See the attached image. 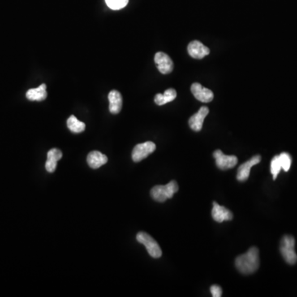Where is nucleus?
I'll use <instances>...</instances> for the list:
<instances>
[{"mask_svg": "<svg viewBox=\"0 0 297 297\" xmlns=\"http://www.w3.org/2000/svg\"><path fill=\"white\" fill-rule=\"evenodd\" d=\"M177 97V92L173 88H169L165 91V93H157L155 97V103L159 106H162L165 104L173 101Z\"/></svg>", "mask_w": 297, "mask_h": 297, "instance_id": "17", "label": "nucleus"}, {"mask_svg": "<svg viewBox=\"0 0 297 297\" xmlns=\"http://www.w3.org/2000/svg\"><path fill=\"white\" fill-rule=\"evenodd\" d=\"M88 166L93 169H97L103 165H106L108 157L99 151H92L87 157Z\"/></svg>", "mask_w": 297, "mask_h": 297, "instance_id": "14", "label": "nucleus"}, {"mask_svg": "<svg viewBox=\"0 0 297 297\" xmlns=\"http://www.w3.org/2000/svg\"><path fill=\"white\" fill-rule=\"evenodd\" d=\"M208 113H209L208 108L202 107L197 113L191 116L188 121L191 130H193L194 131H200L203 129V122L206 117L208 115Z\"/></svg>", "mask_w": 297, "mask_h": 297, "instance_id": "11", "label": "nucleus"}, {"mask_svg": "<svg viewBox=\"0 0 297 297\" xmlns=\"http://www.w3.org/2000/svg\"><path fill=\"white\" fill-rule=\"evenodd\" d=\"M278 158H279L281 169H284V171H288L291 165V158L290 155L287 153H281L278 156Z\"/></svg>", "mask_w": 297, "mask_h": 297, "instance_id": "20", "label": "nucleus"}, {"mask_svg": "<svg viewBox=\"0 0 297 297\" xmlns=\"http://www.w3.org/2000/svg\"><path fill=\"white\" fill-rule=\"evenodd\" d=\"M211 292L213 297H221L222 295V289L218 285H213L211 286Z\"/></svg>", "mask_w": 297, "mask_h": 297, "instance_id": "22", "label": "nucleus"}, {"mask_svg": "<svg viewBox=\"0 0 297 297\" xmlns=\"http://www.w3.org/2000/svg\"><path fill=\"white\" fill-rule=\"evenodd\" d=\"M107 5L113 10H120L126 7L129 0H105Z\"/></svg>", "mask_w": 297, "mask_h": 297, "instance_id": "19", "label": "nucleus"}, {"mask_svg": "<svg viewBox=\"0 0 297 297\" xmlns=\"http://www.w3.org/2000/svg\"><path fill=\"white\" fill-rule=\"evenodd\" d=\"M136 239L139 243L144 244L146 247L148 255L152 258L159 259L162 256V250L155 239L145 232H139L136 235Z\"/></svg>", "mask_w": 297, "mask_h": 297, "instance_id": "4", "label": "nucleus"}, {"mask_svg": "<svg viewBox=\"0 0 297 297\" xmlns=\"http://www.w3.org/2000/svg\"><path fill=\"white\" fill-rule=\"evenodd\" d=\"M68 128L74 133H81L85 130V124L77 119L74 116H70L67 120Z\"/></svg>", "mask_w": 297, "mask_h": 297, "instance_id": "18", "label": "nucleus"}, {"mask_svg": "<svg viewBox=\"0 0 297 297\" xmlns=\"http://www.w3.org/2000/svg\"><path fill=\"white\" fill-rule=\"evenodd\" d=\"M178 191V185L176 181H171L166 185H158L154 187L151 191V196L154 200L159 203H164L165 201L173 197V195Z\"/></svg>", "mask_w": 297, "mask_h": 297, "instance_id": "2", "label": "nucleus"}, {"mask_svg": "<svg viewBox=\"0 0 297 297\" xmlns=\"http://www.w3.org/2000/svg\"><path fill=\"white\" fill-rule=\"evenodd\" d=\"M237 269L243 274H252L259 268V252L256 247H250L249 251L235 259Z\"/></svg>", "mask_w": 297, "mask_h": 297, "instance_id": "1", "label": "nucleus"}, {"mask_svg": "<svg viewBox=\"0 0 297 297\" xmlns=\"http://www.w3.org/2000/svg\"><path fill=\"white\" fill-rule=\"evenodd\" d=\"M261 161V156H255L251 158L247 162L241 165L237 172V179L240 182H245L250 177V169L253 166L258 165Z\"/></svg>", "mask_w": 297, "mask_h": 297, "instance_id": "8", "label": "nucleus"}, {"mask_svg": "<svg viewBox=\"0 0 297 297\" xmlns=\"http://www.w3.org/2000/svg\"><path fill=\"white\" fill-rule=\"evenodd\" d=\"M191 91L194 97H196L198 101L203 102V103H210L214 97V94L212 90L204 88L199 83H194L191 86Z\"/></svg>", "mask_w": 297, "mask_h": 297, "instance_id": "10", "label": "nucleus"}, {"mask_svg": "<svg viewBox=\"0 0 297 297\" xmlns=\"http://www.w3.org/2000/svg\"><path fill=\"white\" fill-rule=\"evenodd\" d=\"M155 62L161 74H168L173 71V62L172 59L164 52H157L155 56Z\"/></svg>", "mask_w": 297, "mask_h": 297, "instance_id": "7", "label": "nucleus"}, {"mask_svg": "<svg viewBox=\"0 0 297 297\" xmlns=\"http://www.w3.org/2000/svg\"><path fill=\"white\" fill-rule=\"evenodd\" d=\"M62 158V152L59 148H52L48 151L47 160L45 162V169L49 173H53L57 169V162Z\"/></svg>", "mask_w": 297, "mask_h": 297, "instance_id": "15", "label": "nucleus"}, {"mask_svg": "<svg viewBox=\"0 0 297 297\" xmlns=\"http://www.w3.org/2000/svg\"><path fill=\"white\" fill-rule=\"evenodd\" d=\"M281 169V166L280 164L279 158H278V156H276L271 161V173H272L273 179L277 178Z\"/></svg>", "mask_w": 297, "mask_h": 297, "instance_id": "21", "label": "nucleus"}, {"mask_svg": "<svg viewBox=\"0 0 297 297\" xmlns=\"http://www.w3.org/2000/svg\"><path fill=\"white\" fill-rule=\"evenodd\" d=\"M156 145L155 143L151 141L144 142L141 144H138L133 148L132 160L134 162H140L148 157L151 154L156 151Z\"/></svg>", "mask_w": 297, "mask_h": 297, "instance_id": "5", "label": "nucleus"}, {"mask_svg": "<svg viewBox=\"0 0 297 297\" xmlns=\"http://www.w3.org/2000/svg\"><path fill=\"white\" fill-rule=\"evenodd\" d=\"M215 160H216V165L219 169L222 170L232 169L234 168L238 163V158L234 156H226L225 154L222 153V151L220 150L215 151L213 153Z\"/></svg>", "mask_w": 297, "mask_h": 297, "instance_id": "6", "label": "nucleus"}, {"mask_svg": "<svg viewBox=\"0 0 297 297\" xmlns=\"http://www.w3.org/2000/svg\"><path fill=\"white\" fill-rule=\"evenodd\" d=\"M187 52L192 58L201 60L210 54V49L201 41H192L187 46Z\"/></svg>", "mask_w": 297, "mask_h": 297, "instance_id": "9", "label": "nucleus"}, {"mask_svg": "<svg viewBox=\"0 0 297 297\" xmlns=\"http://www.w3.org/2000/svg\"><path fill=\"white\" fill-rule=\"evenodd\" d=\"M109 111L112 114H118L122 108V94L117 90L111 91L108 94Z\"/></svg>", "mask_w": 297, "mask_h": 297, "instance_id": "13", "label": "nucleus"}, {"mask_svg": "<svg viewBox=\"0 0 297 297\" xmlns=\"http://www.w3.org/2000/svg\"><path fill=\"white\" fill-rule=\"evenodd\" d=\"M212 215L215 221L219 223L225 221H230L233 219V213L225 207L219 205L218 203H216V202L213 203Z\"/></svg>", "mask_w": 297, "mask_h": 297, "instance_id": "12", "label": "nucleus"}, {"mask_svg": "<svg viewBox=\"0 0 297 297\" xmlns=\"http://www.w3.org/2000/svg\"><path fill=\"white\" fill-rule=\"evenodd\" d=\"M26 97L30 101L41 102L47 97L46 84L42 83L36 88H31L26 93Z\"/></svg>", "mask_w": 297, "mask_h": 297, "instance_id": "16", "label": "nucleus"}, {"mask_svg": "<svg viewBox=\"0 0 297 297\" xmlns=\"http://www.w3.org/2000/svg\"><path fill=\"white\" fill-rule=\"evenodd\" d=\"M280 251L287 264L293 265L297 262V255L295 251V239L290 235H285L281 239Z\"/></svg>", "mask_w": 297, "mask_h": 297, "instance_id": "3", "label": "nucleus"}]
</instances>
